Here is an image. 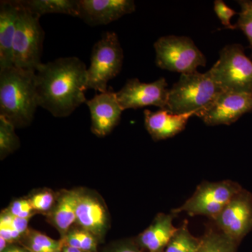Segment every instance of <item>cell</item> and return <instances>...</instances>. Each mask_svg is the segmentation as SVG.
Segmentation results:
<instances>
[{
  "label": "cell",
  "mask_w": 252,
  "mask_h": 252,
  "mask_svg": "<svg viewBox=\"0 0 252 252\" xmlns=\"http://www.w3.org/2000/svg\"><path fill=\"white\" fill-rule=\"evenodd\" d=\"M38 105L55 117L70 115L86 103L87 68L77 57L60 58L36 69Z\"/></svg>",
  "instance_id": "cell-1"
},
{
  "label": "cell",
  "mask_w": 252,
  "mask_h": 252,
  "mask_svg": "<svg viewBox=\"0 0 252 252\" xmlns=\"http://www.w3.org/2000/svg\"><path fill=\"white\" fill-rule=\"evenodd\" d=\"M38 105L36 71L11 66L0 70V116L15 127L32 122Z\"/></svg>",
  "instance_id": "cell-2"
},
{
  "label": "cell",
  "mask_w": 252,
  "mask_h": 252,
  "mask_svg": "<svg viewBox=\"0 0 252 252\" xmlns=\"http://www.w3.org/2000/svg\"><path fill=\"white\" fill-rule=\"evenodd\" d=\"M221 92L210 70L182 74L169 90L166 109L175 114H197L212 103Z\"/></svg>",
  "instance_id": "cell-3"
},
{
  "label": "cell",
  "mask_w": 252,
  "mask_h": 252,
  "mask_svg": "<svg viewBox=\"0 0 252 252\" xmlns=\"http://www.w3.org/2000/svg\"><path fill=\"white\" fill-rule=\"evenodd\" d=\"M18 14L13 44V66L36 71L41 64L44 32L35 16L23 7L18 0Z\"/></svg>",
  "instance_id": "cell-4"
},
{
  "label": "cell",
  "mask_w": 252,
  "mask_h": 252,
  "mask_svg": "<svg viewBox=\"0 0 252 252\" xmlns=\"http://www.w3.org/2000/svg\"><path fill=\"white\" fill-rule=\"evenodd\" d=\"M124 51L117 33L107 32L93 47L87 69V88L105 93L109 81L122 71Z\"/></svg>",
  "instance_id": "cell-5"
},
{
  "label": "cell",
  "mask_w": 252,
  "mask_h": 252,
  "mask_svg": "<svg viewBox=\"0 0 252 252\" xmlns=\"http://www.w3.org/2000/svg\"><path fill=\"white\" fill-rule=\"evenodd\" d=\"M212 76L224 92H252V59L241 44L225 46L212 66Z\"/></svg>",
  "instance_id": "cell-6"
},
{
  "label": "cell",
  "mask_w": 252,
  "mask_h": 252,
  "mask_svg": "<svg viewBox=\"0 0 252 252\" xmlns=\"http://www.w3.org/2000/svg\"><path fill=\"white\" fill-rule=\"evenodd\" d=\"M154 49L157 65L165 70L190 74L206 65L205 56L188 36H162L156 41Z\"/></svg>",
  "instance_id": "cell-7"
},
{
  "label": "cell",
  "mask_w": 252,
  "mask_h": 252,
  "mask_svg": "<svg viewBox=\"0 0 252 252\" xmlns=\"http://www.w3.org/2000/svg\"><path fill=\"white\" fill-rule=\"evenodd\" d=\"M243 189L239 184L230 180L203 182L190 198L172 212L175 215L186 212L190 217L203 215L214 220Z\"/></svg>",
  "instance_id": "cell-8"
},
{
  "label": "cell",
  "mask_w": 252,
  "mask_h": 252,
  "mask_svg": "<svg viewBox=\"0 0 252 252\" xmlns=\"http://www.w3.org/2000/svg\"><path fill=\"white\" fill-rule=\"evenodd\" d=\"M216 226L238 244L252 230V194L239 191L214 220Z\"/></svg>",
  "instance_id": "cell-9"
},
{
  "label": "cell",
  "mask_w": 252,
  "mask_h": 252,
  "mask_svg": "<svg viewBox=\"0 0 252 252\" xmlns=\"http://www.w3.org/2000/svg\"><path fill=\"white\" fill-rule=\"evenodd\" d=\"M251 112L252 92L223 91L196 116L208 126L230 125L244 114Z\"/></svg>",
  "instance_id": "cell-10"
},
{
  "label": "cell",
  "mask_w": 252,
  "mask_h": 252,
  "mask_svg": "<svg viewBox=\"0 0 252 252\" xmlns=\"http://www.w3.org/2000/svg\"><path fill=\"white\" fill-rule=\"evenodd\" d=\"M169 90L164 78L151 84L142 83L138 79H131L116 94L123 111L147 106H156L165 109L167 107Z\"/></svg>",
  "instance_id": "cell-11"
},
{
  "label": "cell",
  "mask_w": 252,
  "mask_h": 252,
  "mask_svg": "<svg viewBox=\"0 0 252 252\" xmlns=\"http://www.w3.org/2000/svg\"><path fill=\"white\" fill-rule=\"evenodd\" d=\"M132 0H79V16L90 26H105L135 11Z\"/></svg>",
  "instance_id": "cell-12"
},
{
  "label": "cell",
  "mask_w": 252,
  "mask_h": 252,
  "mask_svg": "<svg viewBox=\"0 0 252 252\" xmlns=\"http://www.w3.org/2000/svg\"><path fill=\"white\" fill-rule=\"evenodd\" d=\"M86 104L91 112V131L97 137L109 135L120 122L123 109L116 93H100Z\"/></svg>",
  "instance_id": "cell-13"
},
{
  "label": "cell",
  "mask_w": 252,
  "mask_h": 252,
  "mask_svg": "<svg viewBox=\"0 0 252 252\" xmlns=\"http://www.w3.org/2000/svg\"><path fill=\"white\" fill-rule=\"evenodd\" d=\"M76 223L97 239L105 234L108 229L109 214L103 200L97 194L79 190Z\"/></svg>",
  "instance_id": "cell-14"
},
{
  "label": "cell",
  "mask_w": 252,
  "mask_h": 252,
  "mask_svg": "<svg viewBox=\"0 0 252 252\" xmlns=\"http://www.w3.org/2000/svg\"><path fill=\"white\" fill-rule=\"evenodd\" d=\"M144 115L146 128L154 140L158 141L170 138L185 130L189 119L196 114H175L160 109L155 112L146 109Z\"/></svg>",
  "instance_id": "cell-15"
},
{
  "label": "cell",
  "mask_w": 252,
  "mask_h": 252,
  "mask_svg": "<svg viewBox=\"0 0 252 252\" xmlns=\"http://www.w3.org/2000/svg\"><path fill=\"white\" fill-rule=\"evenodd\" d=\"M175 214L160 213L137 238V245L149 252H164L177 228L173 225Z\"/></svg>",
  "instance_id": "cell-16"
},
{
  "label": "cell",
  "mask_w": 252,
  "mask_h": 252,
  "mask_svg": "<svg viewBox=\"0 0 252 252\" xmlns=\"http://www.w3.org/2000/svg\"><path fill=\"white\" fill-rule=\"evenodd\" d=\"M18 6L14 1L0 3V70L13 66V44Z\"/></svg>",
  "instance_id": "cell-17"
},
{
  "label": "cell",
  "mask_w": 252,
  "mask_h": 252,
  "mask_svg": "<svg viewBox=\"0 0 252 252\" xmlns=\"http://www.w3.org/2000/svg\"><path fill=\"white\" fill-rule=\"evenodd\" d=\"M79 190H63L58 194L57 199L52 210L47 215L51 223L61 235L64 238L68 232L76 223Z\"/></svg>",
  "instance_id": "cell-18"
},
{
  "label": "cell",
  "mask_w": 252,
  "mask_h": 252,
  "mask_svg": "<svg viewBox=\"0 0 252 252\" xmlns=\"http://www.w3.org/2000/svg\"><path fill=\"white\" fill-rule=\"evenodd\" d=\"M18 2L39 17L48 14L79 16V0H18Z\"/></svg>",
  "instance_id": "cell-19"
},
{
  "label": "cell",
  "mask_w": 252,
  "mask_h": 252,
  "mask_svg": "<svg viewBox=\"0 0 252 252\" xmlns=\"http://www.w3.org/2000/svg\"><path fill=\"white\" fill-rule=\"evenodd\" d=\"M238 245L217 227L216 229L210 228L200 238L196 252H236Z\"/></svg>",
  "instance_id": "cell-20"
},
{
  "label": "cell",
  "mask_w": 252,
  "mask_h": 252,
  "mask_svg": "<svg viewBox=\"0 0 252 252\" xmlns=\"http://www.w3.org/2000/svg\"><path fill=\"white\" fill-rule=\"evenodd\" d=\"M30 220L18 218L2 210L0 215V237H2L9 245L21 242L28 231Z\"/></svg>",
  "instance_id": "cell-21"
},
{
  "label": "cell",
  "mask_w": 252,
  "mask_h": 252,
  "mask_svg": "<svg viewBox=\"0 0 252 252\" xmlns=\"http://www.w3.org/2000/svg\"><path fill=\"white\" fill-rule=\"evenodd\" d=\"M21 242H22L23 247L30 252H62L64 247L63 239L54 240L34 230H28Z\"/></svg>",
  "instance_id": "cell-22"
},
{
  "label": "cell",
  "mask_w": 252,
  "mask_h": 252,
  "mask_svg": "<svg viewBox=\"0 0 252 252\" xmlns=\"http://www.w3.org/2000/svg\"><path fill=\"white\" fill-rule=\"evenodd\" d=\"M200 238L194 237L189 231L185 221L177 228L164 252H196L200 246Z\"/></svg>",
  "instance_id": "cell-23"
},
{
  "label": "cell",
  "mask_w": 252,
  "mask_h": 252,
  "mask_svg": "<svg viewBox=\"0 0 252 252\" xmlns=\"http://www.w3.org/2000/svg\"><path fill=\"white\" fill-rule=\"evenodd\" d=\"M62 239L64 246L79 249L85 252H97V237L83 228H72Z\"/></svg>",
  "instance_id": "cell-24"
},
{
  "label": "cell",
  "mask_w": 252,
  "mask_h": 252,
  "mask_svg": "<svg viewBox=\"0 0 252 252\" xmlns=\"http://www.w3.org/2000/svg\"><path fill=\"white\" fill-rule=\"evenodd\" d=\"M14 124L0 116V157L1 159L13 153L19 147L20 142L15 132Z\"/></svg>",
  "instance_id": "cell-25"
},
{
  "label": "cell",
  "mask_w": 252,
  "mask_h": 252,
  "mask_svg": "<svg viewBox=\"0 0 252 252\" xmlns=\"http://www.w3.org/2000/svg\"><path fill=\"white\" fill-rule=\"evenodd\" d=\"M57 196L58 194L52 190L44 189L32 194L28 199L36 213H41L47 216L52 210Z\"/></svg>",
  "instance_id": "cell-26"
},
{
  "label": "cell",
  "mask_w": 252,
  "mask_h": 252,
  "mask_svg": "<svg viewBox=\"0 0 252 252\" xmlns=\"http://www.w3.org/2000/svg\"><path fill=\"white\" fill-rule=\"evenodd\" d=\"M241 8L239 13L238 21L234 25L235 30L239 29L243 32L250 43V48L252 51V1L251 0H240L238 1Z\"/></svg>",
  "instance_id": "cell-27"
},
{
  "label": "cell",
  "mask_w": 252,
  "mask_h": 252,
  "mask_svg": "<svg viewBox=\"0 0 252 252\" xmlns=\"http://www.w3.org/2000/svg\"><path fill=\"white\" fill-rule=\"evenodd\" d=\"M6 210L13 216L25 220H30L36 214L28 198L14 200Z\"/></svg>",
  "instance_id": "cell-28"
},
{
  "label": "cell",
  "mask_w": 252,
  "mask_h": 252,
  "mask_svg": "<svg viewBox=\"0 0 252 252\" xmlns=\"http://www.w3.org/2000/svg\"><path fill=\"white\" fill-rule=\"evenodd\" d=\"M214 10L220 20V23L225 28L230 30H235L234 25L230 23V19L235 15L238 14L236 11L232 9L229 6L225 4L222 0H216L214 3Z\"/></svg>",
  "instance_id": "cell-29"
},
{
  "label": "cell",
  "mask_w": 252,
  "mask_h": 252,
  "mask_svg": "<svg viewBox=\"0 0 252 252\" xmlns=\"http://www.w3.org/2000/svg\"><path fill=\"white\" fill-rule=\"evenodd\" d=\"M107 252H143L136 244L130 241H123L113 245Z\"/></svg>",
  "instance_id": "cell-30"
},
{
  "label": "cell",
  "mask_w": 252,
  "mask_h": 252,
  "mask_svg": "<svg viewBox=\"0 0 252 252\" xmlns=\"http://www.w3.org/2000/svg\"><path fill=\"white\" fill-rule=\"evenodd\" d=\"M3 252H30L24 247L17 246V245H9V247Z\"/></svg>",
  "instance_id": "cell-31"
},
{
  "label": "cell",
  "mask_w": 252,
  "mask_h": 252,
  "mask_svg": "<svg viewBox=\"0 0 252 252\" xmlns=\"http://www.w3.org/2000/svg\"><path fill=\"white\" fill-rule=\"evenodd\" d=\"M9 244L2 237H0V252H3L9 247Z\"/></svg>",
  "instance_id": "cell-32"
},
{
  "label": "cell",
  "mask_w": 252,
  "mask_h": 252,
  "mask_svg": "<svg viewBox=\"0 0 252 252\" xmlns=\"http://www.w3.org/2000/svg\"><path fill=\"white\" fill-rule=\"evenodd\" d=\"M62 252H85L79 249L72 248V247L64 246L63 248Z\"/></svg>",
  "instance_id": "cell-33"
},
{
  "label": "cell",
  "mask_w": 252,
  "mask_h": 252,
  "mask_svg": "<svg viewBox=\"0 0 252 252\" xmlns=\"http://www.w3.org/2000/svg\"></svg>",
  "instance_id": "cell-34"
}]
</instances>
